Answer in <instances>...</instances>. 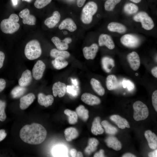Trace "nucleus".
Segmentation results:
<instances>
[{"instance_id":"3c124183","label":"nucleus","mask_w":157,"mask_h":157,"mask_svg":"<svg viewBox=\"0 0 157 157\" xmlns=\"http://www.w3.org/2000/svg\"><path fill=\"white\" fill-rule=\"evenodd\" d=\"M149 157H157V150L156 149L154 151L149 153L148 154Z\"/></svg>"},{"instance_id":"423d86ee","label":"nucleus","mask_w":157,"mask_h":157,"mask_svg":"<svg viewBox=\"0 0 157 157\" xmlns=\"http://www.w3.org/2000/svg\"><path fill=\"white\" fill-rule=\"evenodd\" d=\"M133 19L136 22H140L142 27L146 30H151L154 27V24L152 19L145 12L138 13L134 16Z\"/></svg>"},{"instance_id":"c756f323","label":"nucleus","mask_w":157,"mask_h":157,"mask_svg":"<svg viewBox=\"0 0 157 157\" xmlns=\"http://www.w3.org/2000/svg\"><path fill=\"white\" fill-rule=\"evenodd\" d=\"M52 63L55 68L59 70L66 67L68 64L65 59L61 57L55 58V59L52 61Z\"/></svg>"},{"instance_id":"7c9ffc66","label":"nucleus","mask_w":157,"mask_h":157,"mask_svg":"<svg viewBox=\"0 0 157 157\" xmlns=\"http://www.w3.org/2000/svg\"><path fill=\"white\" fill-rule=\"evenodd\" d=\"M78 117L84 121H86L89 118L88 111L82 105L78 106L76 109Z\"/></svg>"},{"instance_id":"72a5a7b5","label":"nucleus","mask_w":157,"mask_h":157,"mask_svg":"<svg viewBox=\"0 0 157 157\" xmlns=\"http://www.w3.org/2000/svg\"><path fill=\"white\" fill-rule=\"evenodd\" d=\"M51 40L57 49L65 50L68 49L69 48L68 44L64 42L63 40H61L57 37H53L51 38Z\"/></svg>"},{"instance_id":"f03ea898","label":"nucleus","mask_w":157,"mask_h":157,"mask_svg":"<svg viewBox=\"0 0 157 157\" xmlns=\"http://www.w3.org/2000/svg\"><path fill=\"white\" fill-rule=\"evenodd\" d=\"M19 18L15 14H11L8 19L3 20L0 24L1 31L5 33L12 34L19 28L20 25L18 22Z\"/></svg>"},{"instance_id":"393cba45","label":"nucleus","mask_w":157,"mask_h":157,"mask_svg":"<svg viewBox=\"0 0 157 157\" xmlns=\"http://www.w3.org/2000/svg\"><path fill=\"white\" fill-rule=\"evenodd\" d=\"M107 28L109 31L116 32L119 33H123L126 30V27L122 24L117 22H111L109 23L108 26Z\"/></svg>"},{"instance_id":"4c0bfd02","label":"nucleus","mask_w":157,"mask_h":157,"mask_svg":"<svg viewBox=\"0 0 157 157\" xmlns=\"http://www.w3.org/2000/svg\"><path fill=\"white\" fill-rule=\"evenodd\" d=\"M124 12L128 14H132L136 13L138 10V8L135 4L132 3H128L124 6Z\"/></svg>"},{"instance_id":"de8ad7c7","label":"nucleus","mask_w":157,"mask_h":157,"mask_svg":"<svg viewBox=\"0 0 157 157\" xmlns=\"http://www.w3.org/2000/svg\"><path fill=\"white\" fill-rule=\"evenodd\" d=\"M7 134L4 129L0 130V142L3 140L6 137Z\"/></svg>"},{"instance_id":"e433bc0d","label":"nucleus","mask_w":157,"mask_h":157,"mask_svg":"<svg viewBox=\"0 0 157 157\" xmlns=\"http://www.w3.org/2000/svg\"><path fill=\"white\" fill-rule=\"evenodd\" d=\"M101 124L104 129L106 132L108 134H114L117 132V129L112 125L106 120H103Z\"/></svg>"},{"instance_id":"f704fd0d","label":"nucleus","mask_w":157,"mask_h":157,"mask_svg":"<svg viewBox=\"0 0 157 157\" xmlns=\"http://www.w3.org/2000/svg\"><path fill=\"white\" fill-rule=\"evenodd\" d=\"M26 89L20 85L16 86L12 90L11 94L13 98H17L22 95L26 92Z\"/></svg>"},{"instance_id":"a18cd8bd","label":"nucleus","mask_w":157,"mask_h":157,"mask_svg":"<svg viewBox=\"0 0 157 157\" xmlns=\"http://www.w3.org/2000/svg\"><path fill=\"white\" fill-rule=\"evenodd\" d=\"M6 83L5 80L3 78H0V92L2 91L5 88Z\"/></svg>"},{"instance_id":"ea45409f","label":"nucleus","mask_w":157,"mask_h":157,"mask_svg":"<svg viewBox=\"0 0 157 157\" xmlns=\"http://www.w3.org/2000/svg\"><path fill=\"white\" fill-rule=\"evenodd\" d=\"M52 0H36L34 6L37 8L41 9L49 4Z\"/></svg>"},{"instance_id":"680f3d73","label":"nucleus","mask_w":157,"mask_h":157,"mask_svg":"<svg viewBox=\"0 0 157 157\" xmlns=\"http://www.w3.org/2000/svg\"><path fill=\"white\" fill-rule=\"evenodd\" d=\"M23 1H25L28 2H31L32 0H22Z\"/></svg>"},{"instance_id":"6ab92c4d","label":"nucleus","mask_w":157,"mask_h":157,"mask_svg":"<svg viewBox=\"0 0 157 157\" xmlns=\"http://www.w3.org/2000/svg\"><path fill=\"white\" fill-rule=\"evenodd\" d=\"M144 134L150 148L152 149H156L157 147V137L156 134L149 130L145 131Z\"/></svg>"},{"instance_id":"473e14b6","label":"nucleus","mask_w":157,"mask_h":157,"mask_svg":"<svg viewBox=\"0 0 157 157\" xmlns=\"http://www.w3.org/2000/svg\"><path fill=\"white\" fill-rule=\"evenodd\" d=\"M50 56L53 58L63 57L65 59L69 58L70 56L69 53L67 51L53 49L50 52Z\"/></svg>"},{"instance_id":"c85d7f7f","label":"nucleus","mask_w":157,"mask_h":157,"mask_svg":"<svg viewBox=\"0 0 157 157\" xmlns=\"http://www.w3.org/2000/svg\"><path fill=\"white\" fill-rule=\"evenodd\" d=\"M99 144V141L96 139L91 138L89 139L88 145L85 150V154L88 155L90 154L97 149Z\"/></svg>"},{"instance_id":"79ce46f5","label":"nucleus","mask_w":157,"mask_h":157,"mask_svg":"<svg viewBox=\"0 0 157 157\" xmlns=\"http://www.w3.org/2000/svg\"><path fill=\"white\" fill-rule=\"evenodd\" d=\"M122 84L124 88H126L129 91L132 90L135 88L134 83L129 80H124L122 82Z\"/></svg>"},{"instance_id":"bb28decb","label":"nucleus","mask_w":157,"mask_h":157,"mask_svg":"<svg viewBox=\"0 0 157 157\" xmlns=\"http://www.w3.org/2000/svg\"><path fill=\"white\" fill-rule=\"evenodd\" d=\"M90 83L93 90L99 95L102 96L104 94L105 89L99 81L92 78L91 79Z\"/></svg>"},{"instance_id":"7ed1b4c3","label":"nucleus","mask_w":157,"mask_h":157,"mask_svg":"<svg viewBox=\"0 0 157 157\" xmlns=\"http://www.w3.org/2000/svg\"><path fill=\"white\" fill-rule=\"evenodd\" d=\"M40 44L37 40H33L26 44L24 49L26 57L29 60H33L39 57L42 54Z\"/></svg>"},{"instance_id":"9d476101","label":"nucleus","mask_w":157,"mask_h":157,"mask_svg":"<svg viewBox=\"0 0 157 157\" xmlns=\"http://www.w3.org/2000/svg\"><path fill=\"white\" fill-rule=\"evenodd\" d=\"M99 47L96 43H93L89 47H85L83 49L85 58L87 59H94L98 51Z\"/></svg>"},{"instance_id":"58836bf2","label":"nucleus","mask_w":157,"mask_h":157,"mask_svg":"<svg viewBox=\"0 0 157 157\" xmlns=\"http://www.w3.org/2000/svg\"><path fill=\"white\" fill-rule=\"evenodd\" d=\"M121 0H107L104 4L105 10L107 11H111L115 8V6L119 3Z\"/></svg>"},{"instance_id":"a19ab883","label":"nucleus","mask_w":157,"mask_h":157,"mask_svg":"<svg viewBox=\"0 0 157 157\" xmlns=\"http://www.w3.org/2000/svg\"><path fill=\"white\" fill-rule=\"evenodd\" d=\"M6 107L5 102L0 100V121H4L6 118V115L5 111Z\"/></svg>"},{"instance_id":"864d4df0","label":"nucleus","mask_w":157,"mask_h":157,"mask_svg":"<svg viewBox=\"0 0 157 157\" xmlns=\"http://www.w3.org/2000/svg\"><path fill=\"white\" fill-rule=\"evenodd\" d=\"M70 153L72 157H75L76 156L77 151L75 149H71L70 151Z\"/></svg>"},{"instance_id":"4be33fe9","label":"nucleus","mask_w":157,"mask_h":157,"mask_svg":"<svg viewBox=\"0 0 157 157\" xmlns=\"http://www.w3.org/2000/svg\"><path fill=\"white\" fill-rule=\"evenodd\" d=\"M52 155L54 157H66L67 156V149L62 145H57L52 150Z\"/></svg>"},{"instance_id":"dca6fc26","label":"nucleus","mask_w":157,"mask_h":157,"mask_svg":"<svg viewBox=\"0 0 157 157\" xmlns=\"http://www.w3.org/2000/svg\"><path fill=\"white\" fill-rule=\"evenodd\" d=\"M54 101L53 96L51 95H46L42 93H39L38 95V101L41 105L45 107L52 105Z\"/></svg>"},{"instance_id":"5701e85b","label":"nucleus","mask_w":157,"mask_h":157,"mask_svg":"<svg viewBox=\"0 0 157 157\" xmlns=\"http://www.w3.org/2000/svg\"><path fill=\"white\" fill-rule=\"evenodd\" d=\"M105 141L108 147L116 151L119 150L122 148L120 142L115 137H108L105 140Z\"/></svg>"},{"instance_id":"6e6552de","label":"nucleus","mask_w":157,"mask_h":157,"mask_svg":"<svg viewBox=\"0 0 157 157\" xmlns=\"http://www.w3.org/2000/svg\"><path fill=\"white\" fill-rule=\"evenodd\" d=\"M46 68L44 63L42 60H38L32 69V75L36 80L40 79L42 77Z\"/></svg>"},{"instance_id":"f8f14e48","label":"nucleus","mask_w":157,"mask_h":157,"mask_svg":"<svg viewBox=\"0 0 157 157\" xmlns=\"http://www.w3.org/2000/svg\"><path fill=\"white\" fill-rule=\"evenodd\" d=\"M53 93L54 96L56 97L57 95L59 97H63L66 91L65 84L59 81L55 83L52 88Z\"/></svg>"},{"instance_id":"052dcab7","label":"nucleus","mask_w":157,"mask_h":157,"mask_svg":"<svg viewBox=\"0 0 157 157\" xmlns=\"http://www.w3.org/2000/svg\"><path fill=\"white\" fill-rule=\"evenodd\" d=\"M131 1L136 3H137L140 2L141 0H130Z\"/></svg>"},{"instance_id":"09e8293b","label":"nucleus","mask_w":157,"mask_h":157,"mask_svg":"<svg viewBox=\"0 0 157 157\" xmlns=\"http://www.w3.org/2000/svg\"><path fill=\"white\" fill-rule=\"evenodd\" d=\"M104 151L103 149H101L99 152L96 153L94 155V157H104Z\"/></svg>"},{"instance_id":"ddd939ff","label":"nucleus","mask_w":157,"mask_h":157,"mask_svg":"<svg viewBox=\"0 0 157 157\" xmlns=\"http://www.w3.org/2000/svg\"><path fill=\"white\" fill-rule=\"evenodd\" d=\"M81 99L83 102L90 106L98 105L101 103L100 99L98 97L89 93H83Z\"/></svg>"},{"instance_id":"37998d69","label":"nucleus","mask_w":157,"mask_h":157,"mask_svg":"<svg viewBox=\"0 0 157 157\" xmlns=\"http://www.w3.org/2000/svg\"><path fill=\"white\" fill-rule=\"evenodd\" d=\"M66 91L67 92L73 97L77 95L78 92L74 86L67 85L66 86Z\"/></svg>"},{"instance_id":"4d7b16f0","label":"nucleus","mask_w":157,"mask_h":157,"mask_svg":"<svg viewBox=\"0 0 157 157\" xmlns=\"http://www.w3.org/2000/svg\"><path fill=\"white\" fill-rule=\"evenodd\" d=\"M11 1L14 6H16L18 4V0H11Z\"/></svg>"},{"instance_id":"8fccbe9b","label":"nucleus","mask_w":157,"mask_h":157,"mask_svg":"<svg viewBox=\"0 0 157 157\" xmlns=\"http://www.w3.org/2000/svg\"><path fill=\"white\" fill-rule=\"evenodd\" d=\"M151 73L152 75L155 78H157V67H153L151 70Z\"/></svg>"},{"instance_id":"2eb2a0df","label":"nucleus","mask_w":157,"mask_h":157,"mask_svg":"<svg viewBox=\"0 0 157 157\" xmlns=\"http://www.w3.org/2000/svg\"><path fill=\"white\" fill-rule=\"evenodd\" d=\"M35 97L33 93H29L22 97L20 99L19 107L22 110L27 108L33 102Z\"/></svg>"},{"instance_id":"f257e3e1","label":"nucleus","mask_w":157,"mask_h":157,"mask_svg":"<svg viewBox=\"0 0 157 157\" xmlns=\"http://www.w3.org/2000/svg\"><path fill=\"white\" fill-rule=\"evenodd\" d=\"M47 131L42 125L37 123L26 125L20 130L19 136L22 140L34 145L40 144L45 140Z\"/></svg>"},{"instance_id":"20e7f679","label":"nucleus","mask_w":157,"mask_h":157,"mask_svg":"<svg viewBox=\"0 0 157 157\" xmlns=\"http://www.w3.org/2000/svg\"><path fill=\"white\" fill-rule=\"evenodd\" d=\"M97 9V5L95 2L90 1L86 3L83 8L81 13V18L82 22L85 24L90 23Z\"/></svg>"},{"instance_id":"bf43d9fd","label":"nucleus","mask_w":157,"mask_h":157,"mask_svg":"<svg viewBox=\"0 0 157 157\" xmlns=\"http://www.w3.org/2000/svg\"><path fill=\"white\" fill-rule=\"evenodd\" d=\"M71 80L72 83L75 85H77L78 84L77 81L76 79H71Z\"/></svg>"},{"instance_id":"f3484780","label":"nucleus","mask_w":157,"mask_h":157,"mask_svg":"<svg viewBox=\"0 0 157 157\" xmlns=\"http://www.w3.org/2000/svg\"><path fill=\"white\" fill-rule=\"evenodd\" d=\"M60 15L59 13L57 11H54L52 15L47 18L44 21L45 24L49 28L54 27L59 21Z\"/></svg>"},{"instance_id":"aec40b11","label":"nucleus","mask_w":157,"mask_h":157,"mask_svg":"<svg viewBox=\"0 0 157 157\" xmlns=\"http://www.w3.org/2000/svg\"><path fill=\"white\" fill-rule=\"evenodd\" d=\"M32 78L31 72L26 69L22 73L21 77L18 81L19 85L25 87L31 83Z\"/></svg>"},{"instance_id":"9b49d317","label":"nucleus","mask_w":157,"mask_h":157,"mask_svg":"<svg viewBox=\"0 0 157 157\" xmlns=\"http://www.w3.org/2000/svg\"><path fill=\"white\" fill-rule=\"evenodd\" d=\"M127 59L131 69L134 71L138 70L140 65V59L139 55L135 51L129 53Z\"/></svg>"},{"instance_id":"49530a36","label":"nucleus","mask_w":157,"mask_h":157,"mask_svg":"<svg viewBox=\"0 0 157 157\" xmlns=\"http://www.w3.org/2000/svg\"><path fill=\"white\" fill-rule=\"evenodd\" d=\"M5 56L3 52L0 51V69L3 66Z\"/></svg>"},{"instance_id":"2f4dec72","label":"nucleus","mask_w":157,"mask_h":157,"mask_svg":"<svg viewBox=\"0 0 157 157\" xmlns=\"http://www.w3.org/2000/svg\"><path fill=\"white\" fill-rule=\"evenodd\" d=\"M102 63L103 68L107 72H110L114 66L113 59L108 57H104L102 58Z\"/></svg>"},{"instance_id":"6e6d98bb","label":"nucleus","mask_w":157,"mask_h":157,"mask_svg":"<svg viewBox=\"0 0 157 157\" xmlns=\"http://www.w3.org/2000/svg\"><path fill=\"white\" fill-rule=\"evenodd\" d=\"M123 157H136L134 155L130 153H126L123 155Z\"/></svg>"},{"instance_id":"0eeeda50","label":"nucleus","mask_w":157,"mask_h":157,"mask_svg":"<svg viewBox=\"0 0 157 157\" xmlns=\"http://www.w3.org/2000/svg\"><path fill=\"white\" fill-rule=\"evenodd\" d=\"M122 43L125 46L130 48L137 47L140 44V40L136 36L131 34H126L120 39Z\"/></svg>"},{"instance_id":"39448f33","label":"nucleus","mask_w":157,"mask_h":157,"mask_svg":"<svg viewBox=\"0 0 157 157\" xmlns=\"http://www.w3.org/2000/svg\"><path fill=\"white\" fill-rule=\"evenodd\" d=\"M133 108L134 110L133 117L136 121L143 120L148 117V109L142 102L140 101H135L133 105Z\"/></svg>"},{"instance_id":"b1692460","label":"nucleus","mask_w":157,"mask_h":157,"mask_svg":"<svg viewBox=\"0 0 157 157\" xmlns=\"http://www.w3.org/2000/svg\"><path fill=\"white\" fill-rule=\"evenodd\" d=\"M100 119L99 117H96L94 119L91 127L92 133L95 135L102 134L104 130L100 124Z\"/></svg>"},{"instance_id":"1a4fd4ad","label":"nucleus","mask_w":157,"mask_h":157,"mask_svg":"<svg viewBox=\"0 0 157 157\" xmlns=\"http://www.w3.org/2000/svg\"><path fill=\"white\" fill-rule=\"evenodd\" d=\"M19 15L22 19V22L24 24L30 25L35 24L36 18L34 15L30 14L28 9L25 8L23 10L20 12Z\"/></svg>"},{"instance_id":"a878e982","label":"nucleus","mask_w":157,"mask_h":157,"mask_svg":"<svg viewBox=\"0 0 157 157\" xmlns=\"http://www.w3.org/2000/svg\"><path fill=\"white\" fill-rule=\"evenodd\" d=\"M64 134L66 140L69 142L76 138L79 134L77 129L73 127L66 129L64 131Z\"/></svg>"},{"instance_id":"cd10ccee","label":"nucleus","mask_w":157,"mask_h":157,"mask_svg":"<svg viewBox=\"0 0 157 157\" xmlns=\"http://www.w3.org/2000/svg\"><path fill=\"white\" fill-rule=\"evenodd\" d=\"M106 86L110 90L116 89L118 87V81L116 76L114 75L108 76L106 79Z\"/></svg>"},{"instance_id":"a211bd4d","label":"nucleus","mask_w":157,"mask_h":157,"mask_svg":"<svg viewBox=\"0 0 157 157\" xmlns=\"http://www.w3.org/2000/svg\"><path fill=\"white\" fill-rule=\"evenodd\" d=\"M59 28L60 30L66 29L70 32H73L76 29L77 26L72 19L67 18L61 23L59 26Z\"/></svg>"},{"instance_id":"e2e57ef3","label":"nucleus","mask_w":157,"mask_h":157,"mask_svg":"<svg viewBox=\"0 0 157 157\" xmlns=\"http://www.w3.org/2000/svg\"><path fill=\"white\" fill-rule=\"evenodd\" d=\"M138 73H135V75L136 76H138Z\"/></svg>"},{"instance_id":"5fc2aeb1","label":"nucleus","mask_w":157,"mask_h":157,"mask_svg":"<svg viewBox=\"0 0 157 157\" xmlns=\"http://www.w3.org/2000/svg\"><path fill=\"white\" fill-rule=\"evenodd\" d=\"M63 41L66 44H68L72 42V39L70 38H67L63 40Z\"/></svg>"},{"instance_id":"c03bdc74","label":"nucleus","mask_w":157,"mask_h":157,"mask_svg":"<svg viewBox=\"0 0 157 157\" xmlns=\"http://www.w3.org/2000/svg\"><path fill=\"white\" fill-rule=\"evenodd\" d=\"M152 101L153 106L157 111V90H155L153 93L152 96Z\"/></svg>"},{"instance_id":"412c9836","label":"nucleus","mask_w":157,"mask_h":157,"mask_svg":"<svg viewBox=\"0 0 157 157\" xmlns=\"http://www.w3.org/2000/svg\"><path fill=\"white\" fill-rule=\"evenodd\" d=\"M110 119L115 122L119 128L123 129L126 127L128 128L130 127L127 120L119 115H112L110 116Z\"/></svg>"},{"instance_id":"603ef678","label":"nucleus","mask_w":157,"mask_h":157,"mask_svg":"<svg viewBox=\"0 0 157 157\" xmlns=\"http://www.w3.org/2000/svg\"><path fill=\"white\" fill-rule=\"evenodd\" d=\"M86 0H77V6L81 7L82 6L84 5Z\"/></svg>"},{"instance_id":"c9c22d12","label":"nucleus","mask_w":157,"mask_h":157,"mask_svg":"<svg viewBox=\"0 0 157 157\" xmlns=\"http://www.w3.org/2000/svg\"><path fill=\"white\" fill-rule=\"evenodd\" d=\"M64 113L68 116L69 123L73 124L76 123L78 120V116L76 112L68 109L64 111Z\"/></svg>"},{"instance_id":"13d9d810","label":"nucleus","mask_w":157,"mask_h":157,"mask_svg":"<svg viewBox=\"0 0 157 157\" xmlns=\"http://www.w3.org/2000/svg\"><path fill=\"white\" fill-rule=\"evenodd\" d=\"M76 156L78 157H82L83 156L81 152L78 151L76 153Z\"/></svg>"},{"instance_id":"4468645a","label":"nucleus","mask_w":157,"mask_h":157,"mask_svg":"<svg viewBox=\"0 0 157 157\" xmlns=\"http://www.w3.org/2000/svg\"><path fill=\"white\" fill-rule=\"evenodd\" d=\"M98 42L99 46H105L110 49L115 47V44L111 37L106 34H101L99 36Z\"/></svg>"}]
</instances>
